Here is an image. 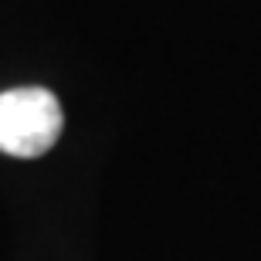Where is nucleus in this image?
<instances>
[{
    "instance_id": "nucleus-1",
    "label": "nucleus",
    "mask_w": 261,
    "mask_h": 261,
    "mask_svg": "<svg viewBox=\"0 0 261 261\" xmlns=\"http://www.w3.org/2000/svg\"><path fill=\"white\" fill-rule=\"evenodd\" d=\"M65 112L55 92L38 85L0 92V153L34 160L58 143Z\"/></svg>"
}]
</instances>
